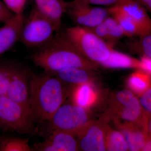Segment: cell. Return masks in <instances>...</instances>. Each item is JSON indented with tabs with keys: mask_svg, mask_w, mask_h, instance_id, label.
Masks as SVG:
<instances>
[{
	"mask_svg": "<svg viewBox=\"0 0 151 151\" xmlns=\"http://www.w3.org/2000/svg\"><path fill=\"white\" fill-rule=\"evenodd\" d=\"M74 104L87 109L96 102L97 94L91 82L76 85L72 93Z\"/></svg>",
	"mask_w": 151,
	"mask_h": 151,
	"instance_id": "cell-15",
	"label": "cell"
},
{
	"mask_svg": "<svg viewBox=\"0 0 151 151\" xmlns=\"http://www.w3.org/2000/svg\"><path fill=\"white\" fill-rule=\"evenodd\" d=\"M64 31L79 52L91 62L101 64L109 57L112 48L88 28L75 26Z\"/></svg>",
	"mask_w": 151,
	"mask_h": 151,
	"instance_id": "cell-4",
	"label": "cell"
},
{
	"mask_svg": "<svg viewBox=\"0 0 151 151\" xmlns=\"http://www.w3.org/2000/svg\"><path fill=\"white\" fill-rule=\"evenodd\" d=\"M110 15L108 16L103 22L108 31V45L111 48L113 49L122 38L126 36L124 30L119 22L116 19Z\"/></svg>",
	"mask_w": 151,
	"mask_h": 151,
	"instance_id": "cell-22",
	"label": "cell"
},
{
	"mask_svg": "<svg viewBox=\"0 0 151 151\" xmlns=\"http://www.w3.org/2000/svg\"><path fill=\"white\" fill-rule=\"evenodd\" d=\"M65 14L75 26L86 28L101 23L110 15L108 8L94 6L81 0L68 2Z\"/></svg>",
	"mask_w": 151,
	"mask_h": 151,
	"instance_id": "cell-7",
	"label": "cell"
},
{
	"mask_svg": "<svg viewBox=\"0 0 151 151\" xmlns=\"http://www.w3.org/2000/svg\"><path fill=\"white\" fill-rule=\"evenodd\" d=\"M151 14V0H136Z\"/></svg>",
	"mask_w": 151,
	"mask_h": 151,
	"instance_id": "cell-32",
	"label": "cell"
},
{
	"mask_svg": "<svg viewBox=\"0 0 151 151\" xmlns=\"http://www.w3.org/2000/svg\"><path fill=\"white\" fill-rule=\"evenodd\" d=\"M76 136L70 132L55 131L44 141L34 144L33 151H75L79 150Z\"/></svg>",
	"mask_w": 151,
	"mask_h": 151,
	"instance_id": "cell-9",
	"label": "cell"
},
{
	"mask_svg": "<svg viewBox=\"0 0 151 151\" xmlns=\"http://www.w3.org/2000/svg\"><path fill=\"white\" fill-rule=\"evenodd\" d=\"M106 150L111 151H126L129 150L128 144L123 133L111 131L105 138Z\"/></svg>",
	"mask_w": 151,
	"mask_h": 151,
	"instance_id": "cell-24",
	"label": "cell"
},
{
	"mask_svg": "<svg viewBox=\"0 0 151 151\" xmlns=\"http://www.w3.org/2000/svg\"><path fill=\"white\" fill-rule=\"evenodd\" d=\"M38 10L52 23L56 32L61 30L62 18L68 2L64 0H34Z\"/></svg>",
	"mask_w": 151,
	"mask_h": 151,
	"instance_id": "cell-13",
	"label": "cell"
},
{
	"mask_svg": "<svg viewBox=\"0 0 151 151\" xmlns=\"http://www.w3.org/2000/svg\"><path fill=\"white\" fill-rule=\"evenodd\" d=\"M89 4L111 6L116 4L120 0H81Z\"/></svg>",
	"mask_w": 151,
	"mask_h": 151,
	"instance_id": "cell-31",
	"label": "cell"
},
{
	"mask_svg": "<svg viewBox=\"0 0 151 151\" xmlns=\"http://www.w3.org/2000/svg\"><path fill=\"white\" fill-rule=\"evenodd\" d=\"M1 151H33L28 139L15 137L4 138L0 142Z\"/></svg>",
	"mask_w": 151,
	"mask_h": 151,
	"instance_id": "cell-23",
	"label": "cell"
},
{
	"mask_svg": "<svg viewBox=\"0 0 151 151\" xmlns=\"http://www.w3.org/2000/svg\"><path fill=\"white\" fill-rule=\"evenodd\" d=\"M14 14L6 6L2 0H0V23H5Z\"/></svg>",
	"mask_w": 151,
	"mask_h": 151,
	"instance_id": "cell-29",
	"label": "cell"
},
{
	"mask_svg": "<svg viewBox=\"0 0 151 151\" xmlns=\"http://www.w3.org/2000/svg\"><path fill=\"white\" fill-rule=\"evenodd\" d=\"M29 82L30 111L35 122L42 124L64 103V83L45 71L38 74L31 71Z\"/></svg>",
	"mask_w": 151,
	"mask_h": 151,
	"instance_id": "cell-2",
	"label": "cell"
},
{
	"mask_svg": "<svg viewBox=\"0 0 151 151\" xmlns=\"http://www.w3.org/2000/svg\"><path fill=\"white\" fill-rule=\"evenodd\" d=\"M29 59L48 73L72 68L91 70L97 68V64L86 59L79 52L65 31L62 30L55 33L48 43L37 49Z\"/></svg>",
	"mask_w": 151,
	"mask_h": 151,
	"instance_id": "cell-1",
	"label": "cell"
},
{
	"mask_svg": "<svg viewBox=\"0 0 151 151\" xmlns=\"http://www.w3.org/2000/svg\"><path fill=\"white\" fill-rule=\"evenodd\" d=\"M108 9L110 14L119 22L124 30L126 37H137L149 34L121 12L114 9L111 7Z\"/></svg>",
	"mask_w": 151,
	"mask_h": 151,
	"instance_id": "cell-17",
	"label": "cell"
},
{
	"mask_svg": "<svg viewBox=\"0 0 151 151\" xmlns=\"http://www.w3.org/2000/svg\"><path fill=\"white\" fill-rule=\"evenodd\" d=\"M137 37L127 43V49L133 53L151 58V33Z\"/></svg>",
	"mask_w": 151,
	"mask_h": 151,
	"instance_id": "cell-21",
	"label": "cell"
},
{
	"mask_svg": "<svg viewBox=\"0 0 151 151\" xmlns=\"http://www.w3.org/2000/svg\"><path fill=\"white\" fill-rule=\"evenodd\" d=\"M18 63L0 60V96H7L11 78Z\"/></svg>",
	"mask_w": 151,
	"mask_h": 151,
	"instance_id": "cell-20",
	"label": "cell"
},
{
	"mask_svg": "<svg viewBox=\"0 0 151 151\" xmlns=\"http://www.w3.org/2000/svg\"><path fill=\"white\" fill-rule=\"evenodd\" d=\"M24 14H14L0 27V55L10 50L19 40Z\"/></svg>",
	"mask_w": 151,
	"mask_h": 151,
	"instance_id": "cell-11",
	"label": "cell"
},
{
	"mask_svg": "<svg viewBox=\"0 0 151 151\" xmlns=\"http://www.w3.org/2000/svg\"><path fill=\"white\" fill-rule=\"evenodd\" d=\"M116 99L124 107L133 105L139 101L129 90L124 89L118 92Z\"/></svg>",
	"mask_w": 151,
	"mask_h": 151,
	"instance_id": "cell-25",
	"label": "cell"
},
{
	"mask_svg": "<svg viewBox=\"0 0 151 151\" xmlns=\"http://www.w3.org/2000/svg\"><path fill=\"white\" fill-rule=\"evenodd\" d=\"M14 14L24 13L27 0H2Z\"/></svg>",
	"mask_w": 151,
	"mask_h": 151,
	"instance_id": "cell-26",
	"label": "cell"
},
{
	"mask_svg": "<svg viewBox=\"0 0 151 151\" xmlns=\"http://www.w3.org/2000/svg\"><path fill=\"white\" fill-rule=\"evenodd\" d=\"M92 70H93L79 68H72L49 73L59 78L64 84L69 83L77 85L91 82Z\"/></svg>",
	"mask_w": 151,
	"mask_h": 151,
	"instance_id": "cell-14",
	"label": "cell"
},
{
	"mask_svg": "<svg viewBox=\"0 0 151 151\" xmlns=\"http://www.w3.org/2000/svg\"><path fill=\"white\" fill-rule=\"evenodd\" d=\"M86 109L74 104H62L50 119L42 124L40 133L47 137L55 131H64L76 135L89 122Z\"/></svg>",
	"mask_w": 151,
	"mask_h": 151,
	"instance_id": "cell-5",
	"label": "cell"
},
{
	"mask_svg": "<svg viewBox=\"0 0 151 151\" xmlns=\"http://www.w3.org/2000/svg\"><path fill=\"white\" fill-rule=\"evenodd\" d=\"M140 63V60L133 58L112 49L108 59L100 64L109 68H136L139 69Z\"/></svg>",
	"mask_w": 151,
	"mask_h": 151,
	"instance_id": "cell-16",
	"label": "cell"
},
{
	"mask_svg": "<svg viewBox=\"0 0 151 151\" xmlns=\"http://www.w3.org/2000/svg\"><path fill=\"white\" fill-rule=\"evenodd\" d=\"M123 134L129 150L132 151L142 150L147 139L145 132L137 127H129L124 129Z\"/></svg>",
	"mask_w": 151,
	"mask_h": 151,
	"instance_id": "cell-18",
	"label": "cell"
},
{
	"mask_svg": "<svg viewBox=\"0 0 151 151\" xmlns=\"http://www.w3.org/2000/svg\"><path fill=\"white\" fill-rule=\"evenodd\" d=\"M140 96L139 101L143 109L151 115V87Z\"/></svg>",
	"mask_w": 151,
	"mask_h": 151,
	"instance_id": "cell-28",
	"label": "cell"
},
{
	"mask_svg": "<svg viewBox=\"0 0 151 151\" xmlns=\"http://www.w3.org/2000/svg\"><path fill=\"white\" fill-rule=\"evenodd\" d=\"M111 8L124 14L147 33H151V17L136 0H120Z\"/></svg>",
	"mask_w": 151,
	"mask_h": 151,
	"instance_id": "cell-12",
	"label": "cell"
},
{
	"mask_svg": "<svg viewBox=\"0 0 151 151\" xmlns=\"http://www.w3.org/2000/svg\"><path fill=\"white\" fill-rule=\"evenodd\" d=\"M31 71L19 64L11 78L7 93L9 98L29 111V78Z\"/></svg>",
	"mask_w": 151,
	"mask_h": 151,
	"instance_id": "cell-8",
	"label": "cell"
},
{
	"mask_svg": "<svg viewBox=\"0 0 151 151\" xmlns=\"http://www.w3.org/2000/svg\"><path fill=\"white\" fill-rule=\"evenodd\" d=\"M56 32L52 23L34 5L25 17L19 42L28 49L39 48L50 42Z\"/></svg>",
	"mask_w": 151,
	"mask_h": 151,
	"instance_id": "cell-3",
	"label": "cell"
},
{
	"mask_svg": "<svg viewBox=\"0 0 151 151\" xmlns=\"http://www.w3.org/2000/svg\"><path fill=\"white\" fill-rule=\"evenodd\" d=\"M127 83L133 92L141 96L151 87V76L143 70L138 69L130 75Z\"/></svg>",
	"mask_w": 151,
	"mask_h": 151,
	"instance_id": "cell-19",
	"label": "cell"
},
{
	"mask_svg": "<svg viewBox=\"0 0 151 151\" xmlns=\"http://www.w3.org/2000/svg\"><path fill=\"white\" fill-rule=\"evenodd\" d=\"M148 129L151 134V120L149 122L148 125Z\"/></svg>",
	"mask_w": 151,
	"mask_h": 151,
	"instance_id": "cell-33",
	"label": "cell"
},
{
	"mask_svg": "<svg viewBox=\"0 0 151 151\" xmlns=\"http://www.w3.org/2000/svg\"><path fill=\"white\" fill-rule=\"evenodd\" d=\"M140 70H143L151 76V58L146 56H141L140 60Z\"/></svg>",
	"mask_w": 151,
	"mask_h": 151,
	"instance_id": "cell-30",
	"label": "cell"
},
{
	"mask_svg": "<svg viewBox=\"0 0 151 151\" xmlns=\"http://www.w3.org/2000/svg\"><path fill=\"white\" fill-rule=\"evenodd\" d=\"M79 150L84 151H103L106 150V140L101 127L88 122L76 134Z\"/></svg>",
	"mask_w": 151,
	"mask_h": 151,
	"instance_id": "cell-10",
	"label": "cell"
},
{
	"mask_svg": "<svg viewBox=\"0 0 151 151\" xmlns=\"http://www.w3.org/2000/svg\"><path fill=\"white\" fill-rule=\"evenodd\" d=\"M29 109L7 96H0V130L22 134H32L36 128Z\"/></svg>",
	"mask_w": 151,
	"mask_h": 151,
	"instance_id": "cell-6",
	"label": "cell"
},
{
	"mask_svg": "<svg viewBox=\"0 0 151 151\" xmlns=\"http://www.w3.org/2000/svg\"><path fill=\"white\" fill-rule=\"evenodd\" d=\"M98 37L105 42L107 44L108 42V35L106 27L103 21L95 26L88 28Z\"/></svg>",
	"mask_w": 151,
	"mask_h": 151,
	"instance_id": "cell-27",
	"label": "cell"
}]
</instances>
